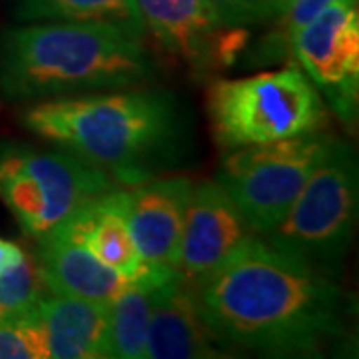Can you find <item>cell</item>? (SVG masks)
I'll return each mask as SVG.
<instances>
[{
    "label": "cell",
    "instance_id": "cell-1",
    "mask_svg": "<svg viewBox=\"0 0 359 359\" xmlns=\"http://www.w3.org/2000/svg\"><path fill=\"white\" fill-rule=\"evenodd\" d=\"M219 346L273 358H309L346 334L349 306L334 278L252 236L194 285Z\"/></svg>",
    "mask_w": 359,
    "mask_h": 359
},
{
    "label": "cell",
    "instance_id": "cell-2",
    "mask_svg": "<svg viewBox=\"0 0 359 359\" xmlns=\"http://www.w3.org/2000/svg\"><path fill=\"white\" fill-rule=\"evenodd\" d=\"M25 126L124 186L178 166L192 144L190 116L166 90L44 100L26 110Z\"/></svg>",
    "mask_w": 359,
    "mask_h": 359
},
{
    "label": "cell",
    "instance_id": "cell-3",
    "mask_svg": "<svg viewBox=\"0 0 359 359\" xmlns=\"http://www.w3.org/2000/svg\"><path fill=\"white\" fill-rule=\"evenodd\" d=\"M152 74L144 30L122 22H32L0 40V92L13 100L136 88Z\"/></svg>",
    "mask_w": 359,
    "mask_h": 359
},
{
    "label": "cell",
    "instance_id": "cell-4",
    "mask_svg": "<svg viewBox=\"0 0 359 359\" xmlns=\"http://www.w3.org/2000/svg\"><path fill=\"white\" fill-rule=\"evenodd\" d=\"M208 112L216 142L228 152L320 132L327 120L320 92L297 66L218 80Z\"/></svg>",
    "mask_w": 359,
    "mask_h": 359
},
{
    "label": "cell",
    "instance_id": "cell-5",
    "mask_svg": "<svg viewBox=\"0 0 359 359\" xmlns=\"http://www.w3.org/2000/svg\"><path fill=\"white\" fill-rule=\"evenodd\" d=\"M358 184L351 146L332 138L287 214L259 238L334 276L353 240Z\"/></svg>",
    "mask_w": 359,
    "mask_h": 359
},
{
    "label": "cell",
    "instance_id": "cell-6",
    "mask_svg": "<svg viewBox=\"0 0 359 359\" xmlns=\"http://www.w3.org/2000/svg\"><path fill=\"white\" fill-rule=\"evenodd\" d=\"M330 140L332 136L311 132L231 150L216 182L240 208L254 233L266 236L304 190Z\"/></svg>",
    "mask_w": 359,
    "mask_h": 359
},
{
    "label": "cell",
    "instance_id": "cell-7",
    "mask_svg": "<svg viewBox=\"0 0 359 359\" xmlns=\"http://www.w3.org/2000/svg\"><path fill=\"white\" fill-rule=\"evenodd\" d=\"M292 50L337 118L355 126L359 94L358 0H335L292 40Z\"/></svg>",
    "mask_w": 359,
    "mask_h": 359
},
{
    "label": "cell",
    "instance_id": "cell-8",
    "mask_svg": "<svg viewBox=\"0 0 359 359\" xmlns=\"http://www.w3.org/2000/svg\"><path fill=\"white\" fill-rule=\"evenodd\" d=\"M144 28L158 44L196 72L230 66L245 42V28L222 25L208 0H134Z\"/></svg>",
    "mask_w": 359,
    "mask_h": 359
},
{
    "label": "cell",
    "instance_id": "cell-9",
    "mask_svg": "<svg viewBox=\"0 0 359 359\" xmlns=\"http://www.w3.org/2000/svg\"><path fill=\"white\" fill-rule=\"evenodd\" d=\"M256 236L216 180L194 186L178 252V273L196 285Z\"/></svg>",
    "mask_w": 359,
    "mask_h": 359
},
{
    "label": "cell",
    "instance_id": "cell-10",
    "mask_svg": "<svg viewBox=\"0 0 359 359\" xmlns=\"http://www.w3.org/2000/svg\"><path fill=\"white\" fill-rule=\"evenodd\" d=\"M120 192V208L142 259L150 266L176 269L192 180L152 178Z\"/></svg>",
    "mask_w": 359,
    "mask_h": 359
},
{
    "label": "cell",
    "instance_id": "cell-11",
    "mask_svg": "<svg viewBox=\"0 0 359 359\" xmlns=\"http://www.w3.org/2000/svg\"><path fill=\"white\" fill-rule=\"evenodd\" d=\"M8 150L18 166L34 180L42 196L39 238L72 216L78 208L118 190V184L104 170L68 150H36L20 144H8Z\"/></svg>",
    "mask_w": 359,
    "mask_h": 359
},
{
    "label": "cell",
    "instance_id": "cell-12",
    "mask_svg": "<svg viewBox=\"0 0 359 359\" xmlns=\"http://www.w3.org/2000/svg\"><path fill=\"white\" fill-rule=\"evenodd\" d=\"M222 355H226L224 347L205 325L196 287L176 269L160 287L150 316L144 359H205Z\"/></svg>",
    "mask_w": 359,
    "mask_h": 359
},
{
    "label": "cell",
    "instance_id": "cell-13",
    "mask_svg": "<svg viewBox=\"0 0 359 359\" xmlns=\"http://www.w3.org/2000/svg\"><path fill=\"white\" fill-rule=\"evenodd\" d=\"M36 242L34 259L50 294L110 304L128 285L126 278L94 256L65 224H58Z\"/></svg>",
    "mask_w": 359,
    "mask_h": 359
},
{
    "label": "cell",
    "instance_id": "cell-14",
    "mask_svg": "<svg viewBox=\"0 0 359 359\" xmlns=\"http://www.w3.org/2000/svg\"><path fill=\"white\" fill-rule=\"evenodd\" d=\"M39 311L52 359L110 358L108 304L52 294Z\"/></svg>",
    "mask_w": 359,
    "mask_h": 359
},
{
    "label": "cell",
    "instance_id": "cell-15",
    "mask_svg": "<svg viewBox=\"0 0 359 359\" xmlns=\"http://www.w3.org/2000/svg\"><path fill=\"white\" fill-rule=\"evenodd\" d=\"M120 188L100 196L86 205L78 208L65 224L68 230L78 236L90 252L106 266L116 269L128 282L142 278L152 268L138 254V248L130 236L126 219L120 208ZM160 268V266H158Z\"/></svg>",
    "mask_w": 359,
    "mask_h": 359
},
{
    "label": "cell",
    "instance_id": "cell-16",
    "mask_svg": "<svg viewBox=\"0 0 359 359\" xmlns=\"http://www.w3.org/2000/svg\"><path fill=\"white\" fill-rule=\"evenodd\" d=\"M176 269L152 266L142 278L132 280L108 304V349L110 358L144 359L146 335L160 287Z\"/></svg>",
    "mask_w": 359,
    "mask_h": 359
},
{
    "label": "cell",
    "instance_id": "cell-17",
    "mask_svg": "<svg viewBox=\"0 0 359 359\" xmlns=\"http://www.w3.org/2000/svg\"><path fill=\"white\" fill-rule=\"evenodd\" d=\"M18 18L30 22L108 20L144 30L134 0H20Z\"/></svg>",
    "mask_w": 359,
    "mask_h": 359
},
{
    "label": "cell",
    "instance_id": "cell-18",
    "mask_svg": "<svg viewBox=\"0 0 359 359\" xmlns=\"http://www.w3.org/2000/svg\"><path fill=\"white\" fill-rule=\"evenodd\" d=\"M46 295L48 287L42 280L36 259L25 256L20 264L0 273V320L39 308Z\"/></svg>",
    "mask_w": 359,
    "mask_h": 359
},
{
    "label": "cell",
    "instance_id": "cell-19",
    "mask_svg": "<svg viewBox=\"0 0 359 359\" xmlns=\"http://www.w3.org/2000/svg\"><path fill=\"white\" fill-rule=\"evenodd\" d=\"M48 344L39 308L0 320V359H46Z\"/></svg>",
    "mask_w": 359,
    "mask_h": 359
},
{
    "label": "cell",
    "instance_id": "cell-20",
    "mask_svg": "<svg viewBox=\"0 0 359 359\" xmlns=\"http://www.w3.org/2000/svg\"><path fill=\"white\" fill-rule=\"evenodd\" d=\"M208 2L216 11L222 25L228 28H245L271 18L262 0H208Z\"/></svg>",
    "mask_w": 359,
    "mask_h": 359
},
{
    "label": "cell",
    "instance_id": "cell-21",
    "mask_svg": "<svg viewBox=\"0 0 359 359\" xmlns=\"http://www.w3.org/2000/svg\"><path fill=\"white\" fill-rule=\"evenodd\" d=\"M335 0H290V4L285 6L280 16H283L282 28H280V36H273L269 40L271 44L280 40V44H292L294 36L308 25L309 20H313L321 11H325L330 4H334Z\"/></svg>",
    "mask_w": 359,
    "mask_h": 359
},
{
    "label": "cell",
    "instance_id": "cell-22",
    "mask_svg": "<svg viewBox=\"0 0 359 359\" xmlns=\"http://www.w3.org/2000/svg\"><path fill=\"white\" fill-rule=\"evenodd\" d=\"M25 256L26 254L20 250V245L13 244V242H6V240L0 238V273L8 271L16 264H20Z\"/></svg>",
    "mask_w": 359,
    "mask_h": 359
},
{
    "label": "cell",
    "instance_id": "cell-23",
    "mask_svg": "<svg viewBox=\"0 0 359 359\" xmlns=\"http://www.w3.org/2000/svg\"><path fill=\"white\" fill-rule=\"evenodd\" d=\"M264 4H266V8L269 11V14H271V18L273 16H280V14L285 11V6L290 4V0H262Z\"/></svg>",
    "mask_w": 359,
    "mask_h": 359
}]
</instances>
